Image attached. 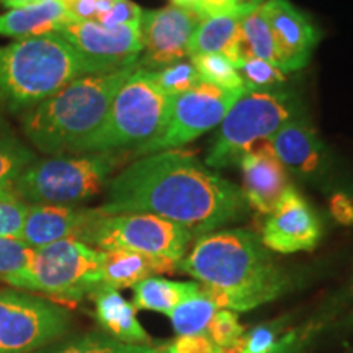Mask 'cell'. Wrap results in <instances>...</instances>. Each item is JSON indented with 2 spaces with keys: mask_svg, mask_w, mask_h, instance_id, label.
<instances>
[{
  "mask_svg": "<svg viewBox=\"0 0 353 353\" xmlns=\"http://www.w3.org/2000/svg\"><path fill=\"white\" fill-rule=\"evenodd\" d=\"M105 214L149 213L196 236L236 223L249 211L242 188L185 151L154 152L128 165L107 185Z\"/></svg>",
  "mask_w": 353,
  "mask_h": 353,
  "instance_id": "obj_1",
  "label": "cell"
},
{
  "mask_svg": "<svg viewBox=\"0 0 353 353\" xmlns=\"http://www.w3.org/2000/svg\"><path fill=\"white\" fill-rule=\"evenodd\" d=\"M179 272L200 283L219 309L245 312L275 301L291 286V278L275 262L257 234L224 229L200 236L179 263Z\"/></svg>",
  "mask_w": 353,
  "mask_h": 353,
  "instance_id": "obj_2",
  "label": "cell"
},
{
  "mask_svg": "<svg viewBox=\"0 0 353 353\" xmlns=\"http://www.w3.org/2000/svg\"><path fill=\"white\" fill-rule=\"evenodd\" d=\"M138 65L107 74H88L21 117L23 132L39 151L54 156L87 154L101 130L110 105Z\"/></svg>",
  "mask_w": 353,
  "mask_h": 353,
  "instance_id": "obj_3",
  "label": "cell"
},
{
  "mask_svg": "<svg viewBox=\"0 0 353 353\" xmlns=\"http://www.w3.org/2000/svg\"><path fill=\"white\" fill-rule=\"evenodd\" d=\"M82 76L85 63L59 33L15 39L0 46V110L28 112Z\"/></svg>",
  "mask_w": 353,
  "mask_h": 353,
  "instance_id": "obj_4",
  "label": "cell"
},
{
  "mask_svg": "<svg viewBox=\"0 0 353 353\" xmlns=\"http://www.w3.org/2000/svg\"><path fill=\"white\" fill-rule=\"evenodd\" d=\"M121 162L117 152L54 156L30 164L13 182V192L26 205L76 206L108 185Z\"/></svg>",
  "mask_w": 353,
  "mask_h": 353,
  "instance_id": "obj_5",
  "label": "cell"
},
{
  "mask_svg": "<svg viewBox=\"0 0 353 353\" xmlns=\"http://www.w3.org/2000/svg\"><path fill=\"white\" fill-rule=\"evenodd\" d=\"M172 101L151 72L136 68L117 92L107 120L87 152L138 151L161 134L170 117Z\"/></svg>",
  "mask_w": 353,
  "mask_h": 353,
  "instance_id": "obj_6",
  "label": "cell"
},
{
  "mask_svg": "<svg viewBox=\"0 0 353 353\" xmlns=\"http://www.w3.org/2000/svg\"><path fill=\"white\" fill-rule=\"evenodd\" d=\"M303 117L298 97L290 90L245 92L229 108L211 145L206 165L226 169L239 164L245 152L267 143L285 123Z\"/></svg>",
  "mask_w": 353,
  "mask_h": 353,
  "instance_id": "obj_7",
  "label": "cell"
},
{
  "mask_svg": "<svg viewBox=\"0 0 353 353\" xmlns=\"http://www.w3.org/2000/svg\"><path fill=\"white\" fill-rule=\"evenodd\" d=\"M100 286V250L81 241L64 239L32 249L28 273L17 290L79 303Z\"/></svg>",
  "mask_w": 353,
  "mask_h": 353,
  "instance_id": "obj_8",
  "label": "cell"
},
{
  "mask_svg": "<svg viewBox=\"0 0 353 353\" xmlns=\"http://www.w3.org/2000/svg\"><path fill=\"white\" fill-rule=\"evenodd\" d=\"M99 210V208H97ZM195 234L180 224L149 213H99L81 242L99 250L125 249L180 263Z\"/></svg>",
  "mask_w": 353,
  "mask_h": 353,
  "instance_id": "obj_9",
  "label": "cell"
},
{
  "mask_svg": "<svg viewBox=\"0 0 353 353\" xmlns=\"http://www.w3.org/2000/svg\"><path fill=\"white\" fill-rule=\"evenodd\" d=\"M70 324L63 306L26 291L0 290V353H37Z\"/></svg>",
  "mask_w": 353,
  "mask_h": 353,
  "instance_id": "obj_10",
  "label": "cell"
},
{
  "mask_svg": "<svg viewBox=\"0 0 353 353\" xmlns=\"http://www.w3.org/2000/svg\"><path fill=\"white\" fill-rule=\"evenodd\" d=\"M247 90H229L213 83L200 82L192 90L175 97L170 117L156 139L136 151V156L170 151L190 143L203 132L213 130L224 120L229 108Z\"/></svg>",
  "mask_w": 353,
  "mask_h": 353,
  "instance_id": "obj_11",
  "label": "cell"
},
{
  "mask_svg": "<svg viewBox=\"0 0 353 353\" xmlns=\"http://www.w3.org/2000/svg\"><path fill=\"white\" fill-rule=\"evenodd\" d=\"M59 34L85 63L88 74H107L138 65L143 52L139 26H103L97 21L72 20Z\"/></svg>",
  "mask_w": 353,
  "mask_h": 353,
  "instance_id": "obj_12",
  "label": "cell"
},
{
  "mask_svg": "<svg viewBox=\"0 0 353 353\" xmlns=\"http://www.w3.org/2000/svg\"><path fill=\"white\" fill-rule=\"evenodd\" d=\"M200 21V13L174 3L159 10L143 12L139 23L143 52L138 69L154 72L187 59L190 39Z\"/></svg>",
  "mask_w": 353,
  "mask_h": 353,
  "instance_id": "obj_13",
  "label": "cell"
},
{
  "mask_svg": "<svg viewBox=\"0 0 353 353\" xmlns=\"http://www.w3.org/2000/svg\"><path fill=\"white\" fill-rule=\"evenodd\" d=\"M322 237V223L312 206L293 185L285 190L280 200L267 214L260 241L268 250L294 254L312 250Z\"/></svg>",
  "mask_w": 353,
  "mask_h": 353,
  "instance_id": "obj_14",
  "label": "cell"
},
{
  "mask_svg": "<svg viewBox=\"0 0 353 353\" xmlns=\"http://www.w3.org/2000/svg\"><path fill=\"white\" fill-rule=\"evenodd\" d=\"M260 6L275 39L280 69L288 74L307 65L319 41L311 20L288 0H265Z\"/></svg>",
  "mask_w": 353,
  "mask_h": 353,
  "instance_id": "obj_15",
  "label": "cell"
},
{
  "mask_svg": "<svg viewBox=\"0 0 353 353\" xmlns=\"http://www.w3.org/2000/svg\"><path fill=\"white\" fill-rule=\"evenodd\" d=\"M268 144L285 170L298 179L316 182L330 169L329 151L304 117L285 123Z\"/></svg>",
  "mask_w": 353,
  "mask_h": 353,
  "instance_id": "obj_16",
  "label": "cell"
},
{
  "mask_svg": "<svg viewBox=\"0 0 353 353\" xmlns=\"http://www.w3.org/2000/svg\"><path fill=\"white\" fill-rule=\"evenodd\" d=\"M239 165L242 169V193L247 205L260 214H270L291 183L268 141L245 152Z\"/></svg>",
  "mask_w": 353,
  "mask_h": 353,
  "instance_id": "obj_17",
  "label": "cell"
},
{
  "mask_svg": "<svg viewBox=\"0 0 353 353\" xmlns=\"http://www.w3.org/2000/svg\"><path fill=\"white\" fill-rule=\"evenodd\" d=\"M99 210L77 206L28 205L20 241L37 249L64 239L81 241Z\"/></svg>",
  "mask_w": 353,
  "mask_h": 353,
  "instance_id": "obj_18",
  "label": "cell"
},
{
  "mask_svg": "<svg viewBox=\"0 0 353 353\" xmlns=\"http://www.w3.org/2000/svg\"><path fill=\"white\" fill-rule=\"evenodd\" d=\"M101 283L113 290L132 288L148 278L179 272V263L134 250H100Z\"/></svg>",
  "mask_w": 353,
  "mask_h": 353,
  "instance_id": "obj_19",
  "label": "cell"
},
{
  "mask_svg": "<svg viewBox=\"0 0 353 353\" xmlns=\"http://www.w3.org/2000/svg\"><path fill=\"white\" fill-rule=\"evenodd\" d=\"M95 303V317L110 337L131 345H149L151 337L138 321L134 304L121 296L118 290L100 286L92 293Z\"/></svg>",
  "mask_w": 353,
  "mask_h": 353,
  "instance_id": "obj_20",
  "label": "cell"
},
{
  "mask_svg": "<svg viewBox=\"0 0 353 353\" xmlns=\"http://www.w3.org/2000/svg\"><path fill=\"white\" fill-rule=\"evenodd\" d=\"M72 20L76 19L59 0L10 8L6 13H0V37L23 39L59 33V30Z\"/></svg>",
  "mask_w": 353,
  "mask_h": 353,
  "instance_id": "obj_21",
  "label": "cell"
},
{
  "mask_svg": "<svg viewBox=\"0 0 353 353\" xmlns=\"http://www.w3.org/2000/svg\"><path fill=\"white\" fill-rule=\"evenodd\" d=\"M252 6L254 3H245L237 12L201 19L200 25L196 26V30L192 34V39H190V56L218 52V54L229 57L234 48H236L237 39H239L242 17Z\"/></svg>",
  "mask_w": 353,
  "mask_h": 353,
  "instance_id": "obj_22",
  "label": "cell"
},
{
  "mask_svg": "<svg viewBox=\"0 0 353 353\" xmlns=\"http://www.w3.org/2000/svg\"><path fill=\"white\" fill-rule=\"evenodd\" d=\"M132 290H134L132 304L136 309H145V311L162 312L169 316L179 304L196 296L201 291V286L195 281H174L152 276L132 286Z\"/></svg>",
  "mask_w": 353,
  "mask_h": 353,
  "instance_id": "obj_23",
  "label": "cell"
},
{
  "mask_svg": "<svg viewBox=\"0 0 353 353\" xmlns=\"http://www.w3.org/2000/svg\"><path fill=\"white\" fill-rule=\"evenodd\" d=\"M241 39L245 57H257V59L267 61L280 69V57H278L275 39H273L270 25L265 19L260 3H254L242 17Z\"/></svg>",
  "mask_w": 353,
  "mask_h": 353,
  "instance_id": "obj_24",
  "label": "cell"
},
{
  "mask_svg": "<svg viewBox=\"0 0 353 353\" xmlns=\"http://www.w3.org/2000/svg\"><path fill=\"white\" fill-rule=\"evenodd\" d=\"M218 306L203 291L196 296L179 304L169 317L179 335H206L211 319L218 312Z\"/></svg>",
  "mask_w": 353,
  "mask_h": 353,
  "instance_id": "obj_25",
  "label": "cell"
},
{
  "mask_svg": "<svg viewBox=\"0 0 353 353\" xmlns=\"http://www.w3.org/2000/svg\"><path fill=\"white\" fill-rule=\"evenodd\" d=\"M156 347L131 345L101 332H88L38 353H154Z\"/></svg>",
  "mask_w": 353,
  "mask_h": 353,
  "instance_id": "obj_26",
  "label": "cell"
},
{
  "mask_svg": "<svg viewBox=\"0 0 353 353\" xmlns=\"http://www.w3.org/2000/svg\"><path fill=\"white\" fill-rule=\"evenodd\" d=\"M34 161L37 156L0 123V187L13 185L17 176Z\"/></svg>",
  "mask_w": 353,
  "mask_h": 353,
  "instance_id": "obj_27",
  "label": "cell"
},
{
  "mask_svg": "<svg viewBox=\"0 0 353 353\" xmlns=\"http://www.w3.org/2000/svg\"><path fill=\"white\" fill-rule=\"evenodd\" d=\"M190 61H192L201 82L213 83L216 87L229 88V90L244 88L239 72L226 56L218 54V52H208V54L190 56Z\"/></svg>",
  "mask_w": 353,
  "mask_h": 353,
  "instance_id": "obj_28",
  "label": "cell"
},
{
  "mask_svg": "<svg viewBox=\"0 0 353 353\" xmlns=\"http://www.w3.org/2000/svg\"><path fill=\"white\" fill-rule=\"evenodd\" d=\"M239 72L241 81L247 92L254 90H281L286 81V74L267 61L257 57H244L234 64Z\"/></svg>",
  "mask_w": 353,
  "mask_h": 353,
  "instance_id": "obj_29",
  "label": "cell"
},
{
  "mask_svg": "<svg viewBox=\"0 0 353 353\" xmlns=\"http://www.w3.org/2000/svg\"><path fill=\"white\" fill-rule=\"evenodd\" d=\"M32 259V249L20 239L0 237V280L19 288L26 276Z\"/></svg>",
  "mask_w": 353,
  "mask_h": 353,
  "instance_id": "obj_30",
  "label": "cell"
},
{
  "mask_svg": "<svg viewBox=\"0 0 353 353\" xmlns=\"http://www.w3.org/2000/svg\"><path fill=\"white\" fill-rule=\"evenodd\" d=\"M151 76L161 90L164 92L167 97L175 99V97L185 94V92L192 90L201 82L200 76L193 68L192 61H179V63L167 65L159 70H154Z\"/></svg>",
  "mask_w": 353,
  "mask_h": 353,
  "instance_id": "obj_31",
  "label": "cell"
},
{
  "mask_svg": "<svg viewBox=\"0 0 353 353\" xmlns=\"http://www.w3.org/2000/svg\"><path fill=\"white\" fill-rule=\"evenodd\" d=\"M28 205L13 192V185L0 187V237L20 239Z\"/></svg>",
  "mask_w": 353,
  "mask_h": 353,
  "instance_id": "obj_32",
  "label": "cell"
},
{
  "mask_svg": "<svg viewBox=\"0 0 353 353\" xmlns=\"http://www.w3.org/2000/svg\"><path fill=\"white\" fill-rule=\"evenodd\" d=\"M288 317L265 322L257 327L250 329L241 337V353H268L285 334V325Z\"/></svg>",
  "mask_w": 353,
  "mask_h": 353,
  "instance_id": "obj_33",
  "label": "cell"
},
{
  "mask_svg": "<svg viewBox=\"0 0 353 353\" xmlns=\"http://www.w3.org/2000/svg\"><path fill=\"white\" fill-rule=\"evenodd\" d=\"M245 334V327L241 324L237 312L228 309H218V312L211 319L206 337L218 348H228L241 341Z\"/></svg>",
  "mask_w": 353,
  "mask_h": 353,
  "instance_id": "obj_34",
  "label": "cell"
},
{
  "mask_svg": "<svg viewBox=\"0 0 353 353\" xmlns=\"http://www.w3.org/2000/svg\"><path fill=\"white\" fill-rule=\"evenodd\" d=\"M321 329L322 322L312 321L301 327L286 330L268 353H306Z\"/></svg>",
  "mask_w": 353,
  "mask_h": 353,
  "instance_id": "obj_35",
  "label": "cell"
},
{
  "mask_svg": "<svg viewBox=\"0 0 353 353\" xmlns=\"http://www.w3.org/2000/svg\"><path fill=\"white\" fill-rule=\"evenodd\" d=\"M143 12V8L138 3L131 2V0H113L112 8L97 23L108 26V28L125 25L139 26Z\"/></svg>",
  "mask_w": 353,
  "mask_h": 353,
  "instance_id": "obj_36",
  "label": "cell"
},
{
  "mask_svg": "<svg viewBox=\"0 0 353 353\" xmlns=\"http://www.w3.org/2000/svg\"><path fill=\"white\" fill-rule=\"evenodd\" d=\"M154 353H219L206 335H179L175 341L156 347Z\"/></svg>",
  "mask_w": 353,
  "mask_h": 353,
  "instance_id": "obj_37",
  "label": "cell"
},
{
  "mask_svg": "<svg viewBox=\"0 0 353 353\" xmlns=\"http://www.w3.org/2000/svg\"><path fill=\"white\" fill-rule=\"evenodd\" d=\"M76 20L99 21L113 6V0H59Z\"/></svg>",
  "mask_w": 353,
  "mask_h": 353,
  "instance_id": "obj_38",
  "label": "cell"
},
{
  "mask_svg": "<svg viewBox=\"0 0 353 353\" xmlns=\"http://www.w3.org/2000/svg\"><path fill=\"white\" fill-rule=\"evenodd\" d=\"M330 214L343 226H352L353 224V196L345 192H337L330 196Z\"/></svg>",
  "mask_w": 353,
  "mask_h": 353,
  "instance_id": "obj_39",
  "label": "cell"
},
{
  "mask_svg": "<svg viewBox=\"0 0 353 353\" xmlns=\"http://www.w3.org/2000/svg\"><path fill=\"white\" fill-rule=\"evenodd\" d=\"M244 6L245 3H242L241 0H200V8H198V13L201 15V19H205V17L223 15V13L237 12Z\"/></svg>",
  "mask_w": 353,
  "mask_h": 353,
  "instance_id": "obj_40",
  "label": "cell"
},
{
  "mask_svg": "<svg viewBox=\"0 0 353 353\" xmlns=\"http://www.w3.org/2000/svg\"><path fill=\"white\" fill-rule=\"evenodd\" d=\"M44 2H51V0H0L3 7H7L8 10L10 8H20V7H28V6H34V3H44Z\"/></svg>",
  "mask_w": 353,
  "mask_h": 353,
  "instance_id": "obj_41",
  "label": "cell"
},
{
  "mask_svg": "<svg viewBox=\"0 0 353 353\" xmlns=\"http://www.w3.org/2000/svg\"><path fill=\"white\" fill-rule=\"evenodd\" d=\"M172 3L183 8H190V10L195 12H198V8H200V0H172Z\"/></svg>",
  "mask_w": 353,
  "mask_h": 353,
  "instance_id": "obj_42",
  "label": "cell"
},
{
  "mask_svg": "<svg viewBox=\"0 0 353 353\" xmlns=\"http://www.w3.org/2000/svg\"><path fill=\"white\" fill-rule=\"evenodd\" d=\"M242 3H262L265 0H241Z\"/></svg>",
  "mask_w": 353,
  "mask_h": 353,
  "instance_id": "obj_43",
  "label": "cell"
},
{
  "mask_svg": "<svg viewBox=\"0 0 353 353\" xmlns=\"http://www.w3.org/2000/svg\"><path fill=\"white\" fill-rule=\"evenodd\" d=\"M347 324L348 325H353V314L350 316V317H348V321H347Z\"/></svg>",
  "mask_w": 353,
  "mask_h": 353,
  "instance_id": "obj_44",
  "label": "cell"
},
{
  "mask_svg": "<svg viewBox=\"0 0 353 353\" xmlns=\"http://www.w3.org/2000/svg\"><path fill=\"white\" fill-rule=\"evenodd\" d=\"M348 353H353V350H352V352H348Z\"/></svg>",
  "mask_w": 353,
  "mask_h": 353,
  "instance_id": "obj_45",
  "label": "cell"
}]
</instances>
